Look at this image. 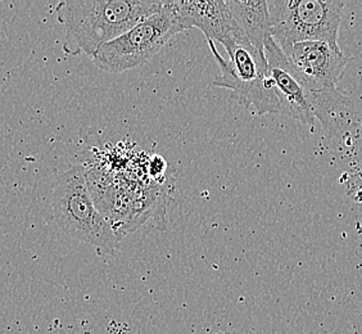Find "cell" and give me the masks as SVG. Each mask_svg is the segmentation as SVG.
<instances>
[{"label":"cell","mask_w":362,"mask_h":334,"mask_svg":"<svg viewBox=\"0 0 362 334\" xmlns=\"http://www.w3.org/2000/svg\"><path fill=\"white\" fill-rule=\"evenodd\" d=\"M283 52L302 76L320 88H337L349 64L341 48L327 42H297Z\"/></svg>","instance_id":"ba28073f"},{"label":"cell","mask_w":362,"mask_h":334,"mask_svg":"<svg viewBox=\"0 0 362 334\" xmlns=\"http://www.w3.org/2000/svg\"><path fill=\"white\" fill-rule=\"evenodd\" d=\"M184 31L168 1L125 34L98 49L93 57L95 66L111 74H119L141 66L156 56L175 35Z\"/></svg>","instance_id":"5b68a950"},{"label":"cell","mask_w":362,"mask_h":334,"mask_svg":"<svg viewBox=\"0 0 362 334\" xmlns=\"http://www.w3.org/2000/svg\"><path fill=\"white\" fill-rule=\"evenodd\" d=\"M162 1L66 0L57 6V18L66 35L64 50L94 57L98 49L157 13Z\"/></svg>","instance_id":"6da1fadb"},{"label":"cell","mask_w":362,"mask_h":334,"mask_svg":"<svg viewBox=\"0 0 362 334\" xmlns=\"http://www.w3.org/2000/svg\"><path fill=\"white\" fill-rule=\"evenodd\" d=\"M272 36L281 50L293 44L322 42L338 45L344 1L341 0H272L267 1Z\"/></svg>","instance_id":"277c9868"},{"label":"cell","mask_w":362,"mask_h":334,"mask_svg":"<svg viewBox=\"0 0 362 334\" xmlns=\"http://www.w3.org/2000/svg\"><path fill=\"white\" fill-rule=\"evenodd\" d=\"M217 334H231V333H229V332H220V333H217Z\"/></svg>","instance_id":"8fae6325"},{"label":"cell","mask_w":362,"mask_h":334,"mask_svg":"<svg viewBox=\"0 0 362 334\" xmlns=\"http://www.w3.org/2000/svg\"><path fill=\"white\" fill-rule=\"evenodd\" d=\"M52 205L57 225L67 236L107 252L119 246L121 237L98 209L84 166L75 165L57 178Z\"/></svg>","instance_id":"7a4b0ae2"},{"label":"cell","mask_w":362,"mask_h":334,"mask_svg":"<svg viewBox=\"0 0 362 334\" xmlns=\"http://www.w3.org/2000/svg\"><path fill=\"white\" fill-rule=\"evenodd\" d=\"M220 69L215 86L231 91V98L258 116L281 113L265 53L252 45L244 35L225 47L229 61L221 57L214 42H207Z\"/></svg>","instance_id":"3957f363"},{"label":"cell","mask_w":362,"mask_h":334,"mask_svg":"<svg viewBox=\"0 0 362 334\" xmlns=\"http://www.w3.org/2000/svg\"><path fill=\"white\" fill-rule=\"evenodd\" d=\"M310 103L315 119L320 121L327 138H337L352 122L355 105L337 88H317L310 91Z\"/></svg>","instance_id":"9c48e42d"},{"label":"cell","mask_w":362,"mask_h":334,"mask_svg":"<svg viewBox=\"0 0 362 334\" xmlns=\"http://www.w3.org/2000/svg\"><path fill=\"white\" fill-rule=\"evenodd\" d=\"M231 14L255 48L264 52L266 38L272 35L269 4L266 0H226Z\"/></svg>","instance_id":"30bf717a"},{"label":"cell","mask_w":362,"mask_h":334,"mask_svg":"<svg viewBox=\"0 0 362 334\" xmlns=\"http://www.w3.org/2000/svg\"><path fill=\"white\" fill-rule=\"evenodd\" d=\"M264 53L281 113L314 129L316 119L308 96L310 83L293 66L272 35L266 38Z\"/></svg>","instance_id":"8992f818"},{"label":"cell","mask_w":362,"mask_h":334,"mask_svg":"<svg viewBox=\"0 0 362 334\" xmlns=\"http://www.w3.org/2000/svg\"><path fill=\"white\" fill-rule=\"evenodd\" d=\"M181 28H198L207 42H218L223 48L244 36L223 0H174L168 1Z\"/></svg>","instance_id":"52a82bcc"}]
</instances>
